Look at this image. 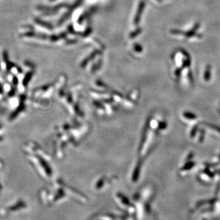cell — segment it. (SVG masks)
I'll return each instance as SVG.
<instances>
[{
    "label": "cell",
    "instance_id": "6da1fadb",
    "mask_svg": "<svg viewBox=\"0 0 220 220\" xmlns=\"http://www.w3.org/2000/svg\"><path fill=\"white\" fill-rule=\"evenodd\" d=\"M182 118L185 121H188V122H192V121H195L197 119L196 116L194 114L189 113V112H185L182 114Z\"/></svg>",
    "mask_w": 220,
    "mask_h": 220
},
{
    "label": "cell",
    "instance_id": "7a4b0ae2",
    "mask_svg": "<svg viewBox=\"0 0 220 220\" xmlns=\"http://www.w3.org/2000/svg\"><path fill=\"white\" fill-rule=\"evenodd\" d=\"M219 107H220V105H219Z\"/></svg>",
    "mask_w": 220,
    "mask_h": 220
}]
</instances>
